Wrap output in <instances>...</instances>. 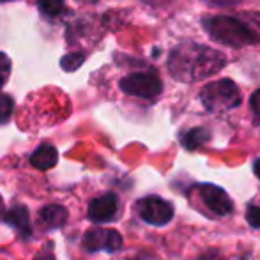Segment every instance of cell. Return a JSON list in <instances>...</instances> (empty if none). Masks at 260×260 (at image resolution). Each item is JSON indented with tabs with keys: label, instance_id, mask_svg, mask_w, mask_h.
Masks as SVG:
<instances>
[{
	"label": "cell",
	"instance_id": "cell-12",
	"mask_svg": "<svg viewBox=\"0 0 260 260\" xmlns=\"http://www.w3.org/2000/svg\"><path fill=\"white\" fill-rule=\"evenodd\" d=\"M209 140V131L204 127H193V129L186 131L184 135H181V144L188 151H195L200 145H204Z\"/></svg>",
	"mask_w": 260,
	"mask_h": 260
},
{
	"label": "cell",
	"instance_id": "cell-17",
	"mask_svg": "<svg viewBox=\"0 0 260 260\" xmlns=\"http://www.w3.org/2000/svg\"><path fill=\"white\" fill-rule=\"evenodd\" d=\"M11 75V60L6 53L0 52V87H4Z\"/></svg>",
	"mask_w": 260,
	"mask_h": 260
},
{
	"label": "cell",
	"instance_id": "cell-16",
	"mask_svg": "<svg viewBox=\"0 0 260 260\" xmlns=\"http://www.w3.org/2000/svg\"><path fill=\"white\" fill-rule=\"evenodd\" d=\"M244 18H241V20L244 21V25H246L248 28H250L251 36H253L255 41L260 43V14L253 13V14H243Z\"/></svg>",
	"mask_w": 260,
	"mask_h": 260
},
{
	"label": "cell",
	"instance_id": "cell-13",
	"mask_svg": "<svg viewBox=\"0 0 260 260\" xmlns=\"http://www.w3.org/2000/svg\"><path fill=\"white\" fill-rule=\"evenodd\" d=\"M38 7L46 16H58L64 9V0H38Z\"/></svg>",
	"mask_w": 260,
	"mask_h": 260
},
{
	"label": "cell",
	"instance_id": "cell-19",
	"mask_svg": "<svg viewBox=\"0 0 260 260\" xmlns=\"http://www.w3.org/2000/svg\"><path fill=\"white\" fill-rule=\"evenodd\" d=\"M53 244L48 243L46 246H43L41 250L38 251V255H36L32 260H55V253H53Z\"/></svg>",
	"mask_w": 260,
	"mask_h": 260
},
{
	"label": "cell",
	"instance_id": "cell-20",
	"mask_svg": "<svg viewBox=\"0 0 260 260\" xmlns=\"http://www.w3.org/2000/svg\"><path fill=\"white\" fill-rule=\"evenodd\" d=\"M250 105H251V110H253V113L260 119V89H258V90H255V92L251 94Z\"/></svg>",
	"mask_w": 260,
	"mask_h": 260
},
{
	"label": "cell",
	"instance_id": "cell-6",
	"mask_svg": "<svg viewBox=\"0 0 260 260\" xmlns=\"http://www.w3.org/2000/svg\"><path fill=\"white\" fill-rule=\"evenodd\" d=\"M82 246L89 253H96V251L115 253L122 248V236L117 230L96 226V229H90L83 234Z\"/></svg>",
	"mask_w": 260,
	"mask_h": 260
},
{
	"label": "cell",
	"instance_id": "cell-8",
	"mask_svg": "<svg viewBox=\"0 0 260 260\" xmlns=\"http://www.w3.org/2000/svg\"><path fill=\"white\" fill-rule=\"evenodd\" d=\"M119 212V197L115 193H105L98 199L90 200L87 216L92 223H108Z\"/></svg>",
	"mask_w": 260,
	"mask_h": 260
},
{
	"label": "cell",
	"instance_id": "cell-21",
	"mask_svg": "<svg viewBox=\"0 0 260 260\" xmlns=\"http://www.w3.org/2000/svg\"><path fill=\"white\" fill-rule=\"evenodd\" d=\"M206 2L211 4V6L221 7V6H236V4H239L241 0H206Z\"/></svg>",
	"mask_w": 260,
	"mask_h": 260
},
{
	"label": "cell",
	"instance_id": "cell-5",
	"mask_svg": "<svg viewBox=\"0 0 260 260\" xmlns=\"http://www.w3.org/2000/svg\"><path fill=\"white\" fill-rule=\"evenodd\" d=\"M137 212L145 223L154 226H163L174 218V206L161 197H145L137 202Z\"/></svg>",
	"mask_w": 260,
	"mask_h": 260
},
{
	"label": "cell",
	"instance_id": "cell-11",
	"mask_svg": "<svg viewBox=\"0 0 260 260\" xmlns=\"http://www.w3.org/2000/svg\"><path fill=\"white\" fill-rule=\"evenodd\" d=\"M58 163V151L52 144H43L30 154V165L38 170H50Z\"/></svg>",
	"mask_w": 260,
	"mask_h": 260
},
{
	"label": "cell",
	"instance_id": "cell-2",
	"mask_svg": "<svg viewBox=\"0 0 260 260\" xmlns=\"http://www.w3.org/2000/svg\"><path fill=\"white\" fill-rule=\"evenodd\" d=\"M204 27H206L207 34L216 43H221L226 46H234V48H241L250 43H253V36H251L250 28L244 25L241 18L234 16H211L204 20Z\"/></svg>",
	"mask_w": 260,
	"mask_h": 260
},
{
	"label": "cell",
	"instance_id": "cell-9",
	"mask_svg": "<svg viewBox=\"0 0 260 260\" xmlns=\"http://www.w3.org/2000/svg\"><path fill=\"white\" fill-rule=\"evenodd\" d=\"M4 223L14 229L20 234L23 239H28L32 236V226H30V214H28V209L21 204L13 206L7 212H4Z\"/></svg>",
	"mask_w": 260,
	"mask_h": 260
},
{
	"label": "cell",
	"instance_id": "cell-3",
	"mask_svg": "<svg viewBox=\"0 0 260 260\" xmlns=\"http://www.w3.org/2000/svg\"><path fill=\"white\" fill-rule=\"evenodd\" d=\"M200 101L212 113L229 112L241 105V90L230 78H221L204 87Z\"/></svg>",
	"mask_w": 260,
	"mask_h": 260
},
{
	"label": "cell",
	"instance_id": "cell-4",
	"mask_svg": "<svg viewBox=\"0 0 260 260\" xmlns=\"http://www.w3.org/2000/svg\"><path fill=\"white\" fill-rule=\"evenodd\" d=\"M120 89L129 96L154 100L163 90V83L156 73H133L120 80Z\"/></svg>",
	"mask_w": 260,
	"mask_h": 260
},
{
	"label": "cell",
	"instance_id": "cell-24",
	"mask_svg": "<svg viewBox=\"0 0 260 260\" xmlns=\"http://www.w3.org/2000/svg\"><path fill=\"white\" fill-rule=\"evenodd\" d=\"M0 2H6V0H0Z\"/></svg>",
	"mask_w": 260,
	"mask_h": 260
},
{
	"label": "cell",
	"instance_id": "cell-23",
	"mask_svg": "<svg viewBox=\"0 0 260 260\" xmlns=\"http://www.w3.org/2000/svg\"><path fill=\"white\" fill-rule=\"evenodd\" d=\"M4 200H2V197H0V221H2V218H4Z\"/></svg>",
	"mask_w": 260,
	"mask_h": 260
},
{
	"label": "cell",
	"instance_id": "cell-22",
	"mask_svg": "<svg viewBox=\"0 0 260 260\" xmlns=\"http://www.w3.org/2000/svg\"><path fill=\"white\" fill-rule=\"evenodd\" d=\"M253 174L260 179V157L258 159H255V163H253Z\"/></svg>",
	"mask_w": 260,
	"mask_h": 260
},
{
	"label": "cell",
	"instance_id": "cell-1",
	"mask_svg": "<svg viewBox=\"0 0 260 260\" xmlns=\"http://www.w3.org/2000/svg\"><path fill=\"white\" fill-rule=\"evenodd\" d=\"M225 55L199 45L186 43L179 45L168 57V71L181 82H199L225 68Z\"/></svg>",
	"mask_w": 260,
	"mask_h": 260
},
{
	"label": "cell",
	"instance_id": "cell-10",
	"mask_svg": "<svg viewBox=\"0 0 260 260\" xmlns=\"http://www.w3.org/2000/svg\"><path fill=\"white\" fill-rule=\"evenodd\" d=\"M68 209L64 206H57V204H52V206H46L39 211V221L45 229L48 230H55V229H62L68 221Z\"/></svg>",
	"mask_w": 260,
	"mask_h": 260
},
{
	"label": "cell",
	"instance_id": "cell-7",
	"mask_svg": "<svg viewBox=\"0 0 260 260\" xmlns=\"http://www.w3.org/2000/svg\"><path fill=\"white\" fill-rule=\"evenodd\" d=\"M199 191H200V199L206 204V207L211 212H214L216 216H226L232 212L234 204L230 200V197L226 195L225 189L218 188L214 184H200Z\"/></svg>",
	"mask_w": 260,
	"mask_h": 260
},
{
	"label": "cell",
	"instance_id": "cell-18",
	"mask_svg": "<svg viewBox=\"0 0 260 260\" xmlns=\"http://www.w3.org/2000/svg\"><path fill=\"white\" fill-rule=\"evenodd\" d=\"M246 221L253 229H260V206L250 204L246 209Z\"/></svg>",
	"mask_w": 260,
	"mask_h": 260
},
{
	"label": "cell",
	"instance_id": "cell-14",
	"mask_svg": "<svg viewBox=\"0 0 260 260\" xmlns=\"http://www.w3.org/2000/svg\"><path fill=\"white\" fill-rule=\"evenodd\" d=\"M83 60H85L83 53H68V55H64V57H62L60 68L64 69V71H68V73H73L83 64Z\"/></svg>",
	"mask_w": 260,
	"mask_h": 260
},
{
	"label": "cell",
	"instance_id": "cell-15",
	"mask_svg": "<svg viewBox=\"0 0 260 260\" xmlns=\"http://www.w3.org/2000/svg\"><path fill=\"white\" fill-rule=\"evenodd\" d=\"M13 110H14L13 98L0 92V124L9 122L11 115H13Z\"/></svg>",
	"mask_w": 260,
	"mask_h": 260
}]
</instances>
